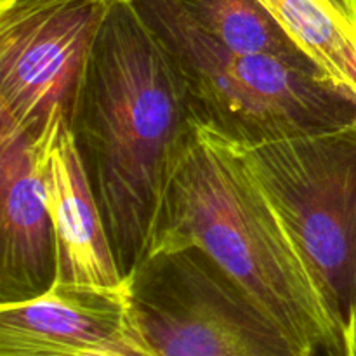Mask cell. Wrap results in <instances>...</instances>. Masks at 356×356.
Returning a JSON list of instances; mask_svg holds the SVG:
<instances>
[{"mask_svg":"<svg viewBox=\"0 0 356 356\" xmlns=\"http://www.w3.org/2000/svg\"><path fill=\"white\" fill-rule=\"evenodd\" d=\"M66 120L129 278L148 257L198 131L172 59L129 0H111Z\"/></svg>","mask_w":356,"mask_h":356,"instance_id":"1","label":"cell"},{"mask_svg":"<svg viewBox=\"0 0 356 356\" xmlns=\"http://www.w3.org/2000/svg\"><path fill=\"white\" fill-rule=\"evenodd\" d=\"M181 247L207 254L313 356H346L343 329L236 146L202 127L174 174L149 254Z\"/></svg>","mask_w":356,"mask_h":356,"instance_id":"2","label":"cell"},{"mask_svg":"<svg viewBox=\"0 0 356 356\" xmlns=\"http://www.w3.org/2000/svg\"><path fill=\"white\" fill-rule=\"evenodd\" d=\"M129 2L172 59L198 127L254 145L356 122V101L318 70L232 51L176 0Z\"/></svg>","mask_w":356,"mask_h":356,"instance_id":"3","label":"cell"},{"mask_svg":"<svg viewBox=\"0 0 356 356\" xmlns=\"http://www.w3.org/2000/svg\"><path fill=\"white\" fill-rule=\"evenodd\" d=\"M235 146L346 334L356 306V122Z\"/></svg>","mask_w":356,"mask_h":356,"instance_id":"4","label":"cell"},{"mask_svg":"<svg viewBox=\"0 0 356 356\" xmlns=\"http://www.w3.org/2000/svg\"><path fill=\"white\" fill-rule=\"evenodd\" d=\"M129 282L159 356H313L197 247L149 254Z\"/></svg>","mask_w":356,"mask_h":356,"instance_id":"5","label":"cell"},{"mask_svg":"<svg viewBox=\"0 0 356 356\" xmlns=\"http://www.w3.org/2000/svg\"><path fill=\"white\" fill-rule=\"evenodd\" d=\"M111 0H0V113L31 143L68 117Z\"/></svg>","mask_w":356,"mask_h":356,"instance_id":"6","label":"cell"},{"mask_svg":"<svg viewBox=\"0 0 356 356\" xmlns=\"http://www.w3.org/2000/svg\"><path fill=\"white\" fill-rule=\"evenodd\" d=\"M56 278L54 232L37 152L0 113V305L37 298Z\"/></svg>","mask_w":356,"mask_h":356,"instance_id":"7","label":"cell"},{"mask_svg":"<svg viewBox=\"0 0 356 356\" xmlns=\"http://www.w3.org/2000/svg\"><path fill=\"white\" fill-rule=\"evenodd\" d=\"M131 282H54L26 301L0 305V356H73L117 339L132 322Z\"/></svg>","mask_w":356,"mask_h":356,"instance_id":"8","label":"cell"},{"mask_svg":"<svg viewBox=\"0 0 356 356\" xmlns=\"http://www.w3.org/2000/svg\"><path fill=\"white\" fill-rule=\"evenodd\" d=\"M58 261V282L111 287L125 280L68 120L35 143Z\"/></svg>","mask_w":356,"mask_h":356,"instance_id":"9","label":"cell"},{"mask_svg":"<svg viewBox=\"0 0 356 356\" xmlns=\"http://www.w3.org/2000/svg\"><path fill=\"white\" fill-rule=\"evenodd\" d=\"M200 30L240 54H270L318 70L263 0H176ZM320 72V70H318ZM325 76V75H323ZM327 79V76H325Z\"/></svg>","mask_w":356,"mask_h":356,"instance_id":"10","label":"cell"},{"mask_svg":"<svg viewBox=\"0 0 356 356\" xmlns=\"http://www.w3.org/2000/svg\"><path fill=\"white\" fill-rule=\"evenodd\" d=\"M316 68L356 101V28L315 0H263Z\"/></svg>","mask_w":356,"mask_h":356,"instance_id":"11","label":"cell"},{"mask_svg":"<svg viewBox=\"0 0 356 356\" xmlns=\"http://www.w3.org/2000/svg\"><path fill=\"white\" fill-rule=\"evenodd\" d=\"M134 315V312H132ZM73 356H159L149 341L146 339L141 325H139L136 315L132 316V322L127 329L124 330L122 336L104 346L96 348V350L83 351V353Z\"/></svg>","mask_w":356,"mask_h":356,"instance_id":"12","label":"cell"},{"mask_svg":"<svg viewBox=\"0 0 356 356\" xmlns=\"http://www.w3.org/2000/svg\"><path fill=\"white\" fill-rule=\"evenodd\" d=\"M356 28V0H315Z\"/></svg>","mask_w":356,"mask_h":356,"instance_id":"13","label":"cell"},{"mask_svg":"<svg viewBox=\"0 0 356 356\" xmlns=\"http://www.w3.org/2000/svg\"><path fill=\"white\" fill-rule=\"evenodd\" d=\"M344 346H346V356H356V306L344 334Z\"/></svg>","mask_w":356,"mask_h":356,"instance_id":"14","label":"cell"}]
</instances>
